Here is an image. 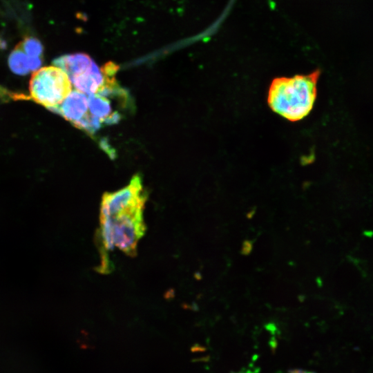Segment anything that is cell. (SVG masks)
Here are the masks:
<instances>
[{"label":"cell","instance_id":"1","mask_svg":"<svg viewBox=\"0 0 373 373\" xmlns=\"http://www.w3.org/2000/svg\"><path fill=\"white\" fill-rule=\"evenodd\" d=\"M146 199L147 193L138 174L134 175L125 187L104 194L97 232L100 272L111 271L108 254L114 249L127 256L136 255L138 242L146 231L144 207Z\"/></svg>","mask_w":373,"mask_h":373},{"label":"cell","instance_id":"2","mask_svg":"<svg viewBox=\"0 0 373 373\" xmlns=\"http://www.w3.org/2000/svg\"><path fill=\"white\" fill-rule=\"evenodd\" d=\"M319 75L317 70L307 75L274 79L268 90L269 106L290 122L303 119L313 108Z\"/></svg>","mask_w":373,"mask_h":373},{"label":"cell","instance_id":"3","mask_svg":"<svg viewBox=\"0 0 373 373\" xmlns=\"http://www.w3.org/2000/svg\"><path fill=\"white\" fill-rule=\"evenodd\" d=\"M29 90L33 101L53 111L72 91V84L62 69L46 66L32 74Z\"/></svg>","mask_w":373,"mask_h":373},{"label":"cell","instance_id":"4","mask_svg":"<svg viewBox=\"0 0 373 373\" xmlns=\"http://www.w3.org/2000/svg\"><path fill=\"white\" fill-rule=\"evenodd\" d=\"M53 112L89 134L95 133L102 126L89 113L88 97L77 90H72Z\"/></svg>","mask_w":373,"mask_h":373},{"label":"cell","instance_id":"5","mask_svg":"<svg viewBox=\"0 0 373 373\" xmlns=\"http://www.w3.org/2000/svg\"><path fill=\"white\" fill-rule=\"evenodd\" d=\"M76 90L84 94L97 93L102 87L105 75L91 59L77 74L69 78Z\"/></svg>","mask_w":373,"mask_h":373},{"label":"cell","instance_id":"6","mask_svg":"<svg viewBox=\"0 0 373 373\" xmlns=\"http://www.w3.org/2000/svg\"><path fill=\"white\" fill-rule=\"evenodd\" d=\"M105 96L98 93L88 95V111L92 117L102 124H113L119 122L121 114L111 104V97L124 96Z\"/></svg>","mask_w":373,"mask_h":373},{"label":"cell","instance_id":"7","mask_svg":"<svg viewBox=\"0 0 373 373\" xmlns=\"http://www.w3.org/2000/svg\"><path fill=\"white\" fill-rule=\"evenodd\" d=\"M8 66L12 72L19 75H26L30 71L28 57L18 44L9 55Z\"/></svg>","mask_w":373,"mask_h":373},{"label":"cell","instance_id":"8","mask_svg":"<svg viewBox=\"0 0 373 373\" xmlns=\"http://www.w3.org/2000/svg\"><path fill=\"white\" fill-rule=\"evenodd\" d=\"M28 57H42L44 47L41 41L33 37H27L18 44Z\"/></svg>","mask_w":373,"mask_h":373},{"label":"cell","instance_id":"9","mask_svg":"<svg viewBox=\"0 0 373 373\" xmlns=\"http://www.w3.org/2000/svg\"><path fill=\"white\" fill-rule=\"evenodd\" d=\"M42 60V57H28L30 70L32 72L37 71L41 66Z\"/></svg>","mask_w":373,"mask_h":373},{"label":"cell","instance_id":"10","mask_svg":"<svg viewBox=\"0 0 373 373\" xmlns=\"http://www.w3.org/2000/svg\"><path fill=\"white\" fill-rule=\"evenodd\" d=\"M253 249V242L249 240H245L242 242L241 254L243 255H249Z\"/></svg>","mask_w":373,"mask_h":373}]
</instances>
